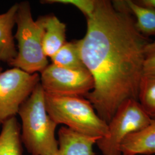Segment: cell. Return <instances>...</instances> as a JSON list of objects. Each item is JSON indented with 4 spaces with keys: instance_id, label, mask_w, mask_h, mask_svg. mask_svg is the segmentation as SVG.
<instances>
[{
    "instance_id": "1",
    "label": "cell",
    "mask_w": 155,
    "mask_h": 155,
    "mask_svg": "<svg viewBox=\"0 0 155 155\" xmlns=\"http://www.w3.org/2000/svg\"><path fill=\"white\" fill-rule=\"evenodd\" d=\"M86 19V33L77 43L94 88L84 98L108 124L125 101L138 100L149 42L136 27L125 1L96 0Z\"/></svg>"
},
{
    "instance_id": "2",
    "label": "cell",
    "mask_w": 155,
    "mask_h": 155,
    "mask_svg": "<svg viewBox=\"0 0 155 155\" xmlns=\"http://www.w3.org/2000/svg\"><path fill=\"white\" fill-rule=\"evenodd\" d=\"M18 114L22 125V144L31 155H56L58 141L55 137L58 124L48 115L45 92L39 83L21 106Z\"/></svg>"
},
{
    "instance_id": "3",
    "label": "cell",
    "mask_w": 155,
    "mask_h": 155,
    "mask_svg": "<svg viewBox=\"0 0 155 155\" xmlns=\"http://www.w3.org/2000/svg\"><path fill=\"white\" fill-rule=\"evenodd\" d=\"M46 110L58 125L78 133L98 139L108 136V124L102 120L84 97H62L45 93Z\"/></svg>"
},
{
    "instance_id": "4",
    "label": "cell",
    "mask_w": 155,
    "mask_h": 155,
    "mask_svg": "<svg viewBox=\"0 0 155 155\" xmlns=\"http://www.w3.org/2000/svg\"><path fill=\"white\" fill-rule=\"evenodd\" d=\"M16 24L17 28L14 36L18 51L9 65L30 74L41 72L48 65L43 49V29L38 19L33 20L28 1L18 4Z\"/></svg>"
},
{
    "instance_id": "5",
    "label": "cell",
    "mask_w": 155,
    "mask_h": 155,
    "mask_svg": "<svg viewBox=\"0 0 155 155\" xmlns=\"http://www.w3.org/2000/svg\"><path fill=\"white\" fill-rule=\"evenodd\" d=\"M152 120L138 100H126L109 122L108 136L98 140L96 144L103 155H122L121 146L124 140L147 127Z\"/></svg>"
},
{
    "instance_id": "6",
    "label": "cell",
    "mask_w": 155,
    "mask_h": 155,
    "mask_svg": "<svg viewBox=\"0 0 155 155\" xmlns=\"http://www.w3.org/2000/svg\"><path fill=\"white\" fill-rule=\"evenodd\" d=\"M40 81L38 73L30 74L17 68L0 74V126L18 114Z\"/></svg>"
},
{
    "instance_id": "7",
    "label": "cell",
    "mask_w": 155,
    "mask_h": 155,
    "mask_svg": "<svg viewBox=\"0 0 155 155\" xmlns=\"http://www.w3.org/2000/svg\"><path fill=\"white\" fill-rule=\"evenodd\" d=\"M40 83L45 93L62 97H85L94 88L87 70H72L52 63L41 72Z\"/></svg>"
},
{
    "instance_id": "8",
    "label": "cell",
    "mask_w": 155,
    "mask_h": 155,
    "mask_svg": "<svg viewBox=\"0 0 155 155\" xmlns=\"http://www.w3.org/2000/svg\"><path fill=\"white\" fill-rule=\"evenodd\" d=\"M98 140L62 127L58 131L59 147L56 155H95L93 147Z\"/></svg>"
},
{
    "instance_id": "9",
    "label": "cell",
    "mask_w": 155,
    "mask_h": 155,
    "mask_svg": "<svg viewBox=\"0 0 155 155\" xmlns=\"http://www.w3.org/2000/svg\"><path fill=\"white\" fill-rule=\"evenodd\" d=\"M43 29V49L50 58L66 43V25L54 15L39 17Z\"/></svg>"
},
{
    "instance_id": "10",
    "label": "cell",
    "mask_w": 155,
    "mask_h": 155,
    "mask_svg": "<svg viewBox=\"0 0 155 155\" xmlns=\"http://www.w3.org/2000/svg\"><path fill=\"white\" fill-rule=\"evenodd\" d=\"M17 9L18 4H15L8 11L0 15V61L9 64L17 54L15 36L13 35Z\"/></svg>"
},
{
    "instance_id": "11",
    "label": "cell",
    "mask_w": 155,
    "mask_h": 155,
    "mask_svg": "<svg viewBox=\"0 0 155 155\" xmlns=\"http://www.w3.org/2000/svg\"><path fill=\"white\" fill-rule=\"evenodd\" d=\"M147 127L128 136L121 146L122 155L155 153V118Z\"/></svg>"
},
{
    "instance_id": "12",
    "label": "cell",
    "mask_w": 155,
    "mask_h": 155,
    "mask_svg": "<svg viewBox=\"0 0 155 155\" xmlns=\"http://www.w3.org/2000/svg\"><path fill=\"white\" fill-rule=\"evenodd\" d=\"M0 133V155H23L21 127L16 117L2 125Z\"/></svg>"
},
{
    "instance_id": "13",
    "label": "cell",
    "mask_w": 155,
    "mask_h": 155,
    "mask_svg": "<svg viewBox=\"0 0 155 155\" xmlns=\"http://www.w3.org/2000/svg\"><path fill=\"white\" fill-rule=\"evenodd\" d=\"M125 3L129 11L132 15L135 25L144 36H155V10L141 5L136 1L127 0Z\"/></svg>"
},
{
    "instance_id": "14",
    "label": "cell",
    "mask_w": 155,
    "mask_h": 155,
    "mask_svg": "<svg viewBox=\"0 0 155 155\" xmlns=\"http://www.w3.org/2000/svg\"><path fill=\"white\" fill-rule=\"evenodd\" d=\"M52 64L72 70H87L81 59L77 40L66 42L51 58Z\"/></svg>"
},
{
    "instance_id": "15",
    "label": "cell",
    "mask_w": 155,
    "mask_h": 155,
    "mask_svg": "<svg viewBox=\"0 0 155 155\" xmlns=\"http://www.w3.org/2000/svg\"><path fill=\"white\" fill-rule=\"evenodd\" d=\"M138 101L150 116L155 117V75L143 74L139 85Z\"/></svg>"
},
{
    "instance_id": "16",
    "label": "cell",
    "mask_w": 155,
    "mask_h": 155,
    "mask_svg": "<svg viewBox=\"0 0 155 155\" xmlns=\"http://www.w3.org/2000/svg\"><path fill=\"white\" fill-rule=\"evenodd\" d=\"M42 2L45 4L58 3L72 5L82 12L86 18L93 13L96 5V0H46Z\"/></svg>"
},
{
    "instance_id": "17",
    "label": "cell",
    "mask_w": 155,
    "mask_h": 155,
    "mask_svg": "<svg viewBox=\"0 0 155 155\" xmlns=\"http://www.w3.org/2000/svg\"><path fill=\"white\" fill-rule=\"evenodd\" d=\"M143 74L155 75V54L146 56L144 61Z\"/></svg>"
},
{
    "instance_id": "18",
    "label": "cell",
    "mask_w": 155,
    "mask_h": 155,
    "mask_svg": "<svg viewBox=\"0 0 155 155\" xmlns=\"http://www.w3.org/2000/svg\"><path fill=\"white\" fill-rule=\"evenodd\" d=\"M145 52L146 56L155 54V41L147 44L145 48Z\"/></svg>"
},
{
    "instance_id": "19",
    "label": "cell",
    "mask_w": 155,
    "mask_h": 155,
    "mask_svg": "<svg viewBox=\"0 0 155 155\" xmlns=\"http://www.w3.org/2000/svg\"><path fill=\"white\" fill-rule=\"evenodd\" d=\"M136 1L141 5L151 8L155 10V0H139Z\"/></svg>"
},
{
    "instance_id": "20",
    "label": "cell",
    "mask_w": 155,
    "mask_h": 155,
    "mask_svg": "<svg viewBox=\"0 0 155 155\" xmlns=\"http://www.w3.org/2000/svg\"><path fill=\"white\" fill-rule=\"evenodd\" d=\"M2 67H1V66H0V74H1V72H2Z\"/></svg>"
},
{
    "instance_id": "21",
    "label": "cell",
    "mask_w": 155,
    "mask_h": 155,
    "mask_svg": "<svg viewBox=\"0 0 155 155\" xmlns=\"http://www.w3.org/2000/svg\"><path fill=\"white\" fill-rule=\"evenodd\" d=\"M152 118H155V117H152Z\"/></svg>"
}]
</instances>
